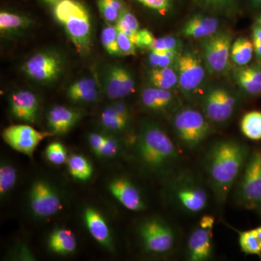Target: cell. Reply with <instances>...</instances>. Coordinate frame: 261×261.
<instances>
[{"label":"cell","instance_id":"6da1fadb","mask_svg":"<svg viewBox=\"0 0 261 261\" xmlns=\"http://www.w3.org/2000/svg\"><path fill=\"white\" fill-rule=\"evenodd\" d=\"M247 149L233 140H219L211 146L206 169L216 197L224 202L247 162Z\"/></svg>","mask_w":261,"mask_h":261},{"label":"cell","instance_id":"7a4b0ae2","mask_svg":"<svg viewBox=\"0 0 261 261\" xmlns=\"http://www.w3.org/2000/svg\"><path fill=\"white\" fill-rule=\"evenodd\" d=\"M137 152L141 161L149 169L161 171L178 162L177 147L164 130L154 123L141 127L137 140Z\"/></svg>","mask_w":261,"mask_h":261},{"label":"cell","instance_id":"3957f363","mask_svg":"<svg viewBox=\"0 0 261 261\" xmlns=\"http://www.w3.org/2000/svg\"><path fill=\"white\" fill-rule=\"evenodd\" d=\"M53 8L55 18L64 28L77 51L88 54L92 46V23L89 10L78 0H59Z\"/></svg>","mask_w":261,"mask_h":261},{"label":"cell","instance_id":"277c9868","mask_svg":"<svg viewBox=\"0 0 261 261\" xmlns=\"http://www.w3.org/2000/svg\"><path fill=\"white\" fill-rule=\"evenodd\" d=\"M173 126L178 140L189 149L198 147L212 132L208 118L203 113L192 108L177 111L173 116Z\"/></svg>","mask_w":261,"mask_h":261},{"label":"cell","instance_id":"5b68a950","mask_svg":"<svg viewBox=\"0 0 261 261\" xmlns=\"http://www.w3.org/2000/svg\"><path fill=\"white\" fill-rule=\"evenodd\" d=\"M238 188L240 203L248 209L261 207V150H256L245 163Z\"/></svg>","mask_w":261,"mask_h":261},{"label":"cell","instance_id":"8992f818","mask_svg":"<svg viewBox=\"0 0 261 261\" xmlns=\"http://www.w3.org/2000/svg\"><path fill=\"white\" fill-rule=\"evenodd\" d=\"M174 200L182 210L198 214L207 207L209 196L205 187L193 176H180L173 187Z\"/></svg>","mask_w":261,"mask_h":261},{"label":"cell","instance_id":"52a82bcc","mask_svg":"<svg viewBox=\"0 0 261 261\" xmlns=\"http://www.w3.org/2000/svg\"><path fill=\"white\" fill-rule=\"evenodd\" d=\"M63 69V58L55 51H39L25 61L21 70L27 76L40 83L56 81Z\"/></svg>","mask_w":261,"mask_h":261},{"label":"cell","instance_id":"ba28073f","mask_svg":"<svg viewBox=\"0 0 261 261\" xmlns=\"http://www.w3.org/2000/svg\"><path fill=\"white\" fill-rule=\"evenodd\" d=\"M139 233L144 247L151 253L166 254L174 246L173 230L163 220H146L140 225Z\"/></svg>","mask_w":261,"mask_h":261},{"label":"cell","instance_id":"9c48e42d","mask_svg":"<svg viewBox=\"0 0 261 261\" xmlns=\"http://www.w3.org/2000/svg\"><path fill=\"white\" fill-rule=\"evenodd\" d=\"M232 37L228 32H217L207 37L203 44V59L206 68L212 74L227 70L231 57Z\"/></svg>","mask_w":261,"mask_h":261},{"label":"cell","instance_id":"30bf717a","mask_svg":"<svg viewBox=\"0 0 261 261\" xmlns=\"http://www.w3.org/2000/svg\"><path fill=\"white\" fill-rule=\"evenodd\" d=\"M237 106L234 94L221 87L212 88L206 92L202 99L204 114L209 121L224 123L232 116Z\"/></svg>","mask_w":261,"mask_h":261},{"label":"cell","instance_id":"8fae6325","mask_svg":"<svg viewBox=\"0 0 261 261\" xmlns=\"http://www.w3.org/2000/svg\"><path fill=\"white\" fill-rule=\"evenodd\" d=\"M180 89L184 93L195 92L205 76V67L199 57L191 51L178 55L175 61Z\"/></svg>","mask_w":261,"mask_h":261},{"label":"cell","instance_id":"7c38bea8","mask_svg":"<svg viewBox=\"0 0 261 261\" xmlns=\"http://www.w3.org/2000/svg\"><path fill=\"white\" fill-rule=\"evenodd\" d=\"M102 88L112 99H121L135 91V81L130 70L120 65H108L102 73Z\"/></svg>","mask_w":261,"mask_h":261},{"label":"cell","instance_id":"4fadbf2b","mask_svg":"<svg viewBox=\"0 0 261 261\" xmlns=\"http://www.w3.org/2000/svg\"><path fill=\"white\" fill-rule=\"evenodd\" d=\"M51 135L50 132H39L29 125H13L3 130V138L15 150L32 156L40 142Z\"/></svg>","mask_w":261,"mask_h":261},{"label":"cell","instance_id":"5bb4252c","mask_svg":"<svg viewBox=\"0 0 261 261\" xmlns=\"http://www.w3.org/2000/svg\"><path fill=\"white\" fill-rule=\"evenodd\" d=\"M29 197L31 208L37 217H50L61 210L59 196L46 181H36L31 189Z\"/></svg>","mask_w":261,"mask_h":261},{"label":"cell","instance_id":"9a60e30c","mask_svg":"<svg viewBox=\"0 0 261 261\" xmlns=\"http://www.w3.org/2000/svg\"><path fill=\"white\" fill-rule=\"evenodd\" d=\"M109 190L113 197L128 210L137 212L145 208L140 191L129 180L116 178L110 184Z\"/></svg>","mask_w":261,"mask_h":261},{"label":"cell","instance_id":"2e32d148","mask_svg":"<svg viewBox=\"0 0 261 261\" xmlns=\"http://www.w3.org/2000/svg\"><path fill=\"white\" fill-rule=\"evenodd\" d=\"M213 229L199 225L194 229L187 243V255L191 261H205L212 256Z\"/></svg>","mask_w":261,"mask_h":261},{"label":"cell","instance_id":"e0dca14e","mask_svg":"<svg viewBox=\"0 0 261 261\" xmlns=\"http://www.w3.org/2000/svg\"><path fill=\"white\" fill-rule=\"evenodd\" d=\"M39 108V99L29 91H18L10 98V111L13 116L20 121L34 123L37 120Z\"/></svg>","mask_w":261,"mask_h":261},{"label":"cell","instance_id":"ac0fdd59","mask_svg":"<svg viewBox=\"0 0 261 261\" xmlns=\"http://www.w3.org/2000/svg\"><path fill=\"white\" fill-rule=\"evenodd\" d=\"M219 20L216 17L207 15H195L184 25L182 34L187 37L202 39L218 32Z\"/></svg>","mask_w":261,"mask_h":261},{"label":"cell","instance_id":"d6986e66","mask_svg":"<svg viewBox=\"0 0 261 261\" xmlns=\"http://www.w3.org/2000/svg\"><path fill=\"white\" fill-rule=\"evenodd\" d=\"M80 113L63 106L51 108L47 114V123L51 133L64 135L76 124Z\"/></svg>","mask_w":261,"mask_h":261},{"label":"cell","instance_id":"ffe728a7","mask_svg":"<svg viewBox=\"0 0 261 261\" xmlns=\"http://www.w3.org/2000/svg\"><path fill=\"white\" fill-rule=\"evenodd\" d=\"M84 221L92 238L106 248H112V239L107 223L95 209L88 207L84 211Z\"/></svg>","mask_w":261,"mask_h":261},{"label":"cell","instance_id":"44dd1931","mask_svg":"<svg viewBox=\"0 0 261 261\" xmlns=\"http://www.w3.org/2000/svg\"><path fill=\"white\" fill-rule=\"evenodd\" d=\"M142 104L151 111H160L166 109L172 104L173 94L167 89L158 87H147L141 94Z\"/></svg>","mask_w":261,"mask_h":261},{"label":"cell","instance_id":"7402d4cb","mask_svg":"<svg viewBox=\"0 0 261 261\" xmlns=\"http://www.w3.org/2000/svg\"><path fill=\"white\" fill-rule=\"evenodd\" d=\"M77 246L74 233L67 228L55 230L49 236L48 247L51 252L60 255H68L74 252Z\"/></svg>","mask_w":261,"mask_h":261},{"label":"cell","instance_id":"603a6c76","mask_svg":"<svg viewBox=\"0 0 261 261\" xmlns=\"http://www.w3.org/2000/svg\"><path fill=\"white\" fill-rule=\"evenodd\" d=\"M149 81L153 87L170 90L177 85L178 79L176 70L166 67L152 68L149 73Z\"/></svg>","mask_w":261,"mask_h":261},{"label":"cell","instance_id":"cb8c5ba5","mask_svg":"<svg viewBox=\"0 0 261 261\" xmlns=\"http://www.w3.org/2000/svg\"><path fill=\"white\" fill-rule=\"evenodd\" d=\"M32 24V20L24 15L1 11L0 13V30L2 34L15 33L29 28Z\"/></svg>","mask_w":261,"mask_h":261},{"label":"cell","instance_id":"d4e9b609","mask_svg":"<svg viewBox=\"0 0 261 261\" xmlns=\"http://www.w3.org/2000/svg\"><path fill=\"white\" fill-rule=\"evenodd\" d=\"M253 51V43L251 41L247 38H238L231 45V60L240 66L248 64L251 61Z\"/></svg>","mask_w":261,"mask_h":261},{"label":"cell","instance_id":"484cf974","mask_svg":"<svg viewBox=\"0 0 261 261\" xmlns=\"http://www.w3.org/2000/svg\"><path fill=\"white\" fill-rule=\"evenodd\" d=\"M240 127L247 138L261 140V112L254 111L246 113L242 119Z\"/></svg>","mask_w":261,"mask_h":261},{"label":"cell","instance_id":"4316f807","mask_svg":"<svg viewBox=\"0 0 261 261\" xmlns=\"http://www.w3.org/2000/svg\"><path fill=\"white\" fill-rule=\"evenodd\" d=\"M68 170L71 176L80 181H87L92 176L93 169L92 165L85 158L74 154L68 159Z\"/></svg>","mask_w":261,"mask_h":261},{"label":"cell","instance_id":"83f0119b","mask_svg":"<svg viewBox=\"0 0 261 261\" xmlns=\"http://www.w3.org/2000/svg\"><path fill=\"white\" fill-rule=\"evenodd\" d=\"M102 18L108 23H116L122 10L126 8L123 0H97Z\"/></svg>","mask_w":261,"mask_h":261},{"label":"cell","instance_id":"f1b7e54d","mask_svg":"<svg viewBox=\"0 0 261 261\" xmlns=\"http://www.w3.org/2000/svg\"><path fill=\"white\" fill-rule=\"evenodd\" d=\"M239 244L244 253L261 257V244L255 228L239 232Z\"/></svg>","mask_w":261,"mask_h":261},{"label":"cell","instance_id":"f546056e","mask_svg":"<svg viewBox=\"0 0 261 261\" xmlns=\"http://www.w3.org/2000/svg\"><path fill=\"white\" fill-rule=\"evenodd\" d=\"M238 0H196L205 11L219 14H229L236 8Z\"/></svg>","mask_w":261,"mask_h":261},{"label":"cell","instance_id":"4dcf8cb0","mask_svg":"<svg viewBox=\"0 0 261 261\" xmlns=\"http://www.w3.org/2000/svg\"><path fill=\"white\" fill-rule=\"evenodd\" d=\"M101 42L108 54L113 56H121L118 44V29L116 27L108 25L103 28Z\"/></svg>","mask_w":261,"mask_h":261},{"label":"cell","instance_id":"1f68e13d","mask_svg":"<svg viewBox=\"0 0 261 261\" xmlns=\"http://www.w3.org/2000/svg\"><path fill=\"white\" fill-rule=\"evenodd\" d=\"M100 119L103 126L110 130H123L128 124V121L117 113L113 106L106 108L102 111Z\"/></svg>","mask_w":261,"mask_h":261},{"label":"cell","instance_id":"d6a6232c","mask_svg":"<svg viewBox=\"0 0 261 261\" xmlns=\"http://www.w3.org/2000/svg\"><path fill=\"white\" fill-rule=\"evenodd\" d=\"M17 179L16 170L8 163H3L0 167V194L6 195L13 189Z\"/></svg>","mask_w":261,"mask_h":261},{"label":"cell","instance_id":"836d02e7","mask_svg":"<svg viewBox=\"0 0 261 261\" xmlns=\"http://www.w3.org/2000/svg\"><path fill=\"white\" fill-rule=\"evenodd\" d=\"M141 5L145 8L156 12L161 15H166L171 13L176 5L178 0H137Z\"/></svg>","mask_w":261,"mask_h":261},{"label":"cell","instance_id":"e575fe53","mask_svg":"<svg viewBox=\"0 0 261 261\" xmlns=\"http://www.w3.org/2000/svg\"><path fill=\"white\" fill-rule=\"evenodd\" d=\"M237 81L240 87L247 93L252 95L261 93V84L254 80L245 68L239 70L237 73Z\"/></svg>","mask_w":261,"mask_h":261},{"label":"cell","instance_id":"d590c367","mask_svg":"<svg viewBox=\"0 0 261 261\" xmlns=\"http://www.w3.org/2000/svg\"><path fill=\"white\" fill-rule=\"evenodd\" d=\"M96 88H98V84L95 79L84 78L76 81L70 86L67 91V95L70 100L73 101L80 94Z\"/></svg>","mask_w":261,"mask_h":261},{"label":"cell","instance_id":"8d00e7d4","mask_svg":"<svg viewBox=\"0 0 261 261\" xmlns=\"http://www.w3.org/2000/svg\"><path fill=\"white\" fill-rule=\"evenodd\" d=\"M45 154L48 161L55 165L63 164L67 161L66 149L60 142L49 144L46 148Z\"/></svg>","mask_w":261,"mask_h":261},{"label":"cell","instance_id":"74e56055","mask_svg":"<svg viewBox=\"0 0 261 261\" xmlns=\"http://www.w3.org/2000/svg\"><path fill=\"white\" fill-rule=\"evenodd\" d=\"M118 44L121 56H135L136 45L124 33L118 30Z\"/></svg>","mask_w":261,"mask_h":261},{"label":"cell","instance_id":"f35d334b","mask_svg":"<svg viewBox=\"0 0 261 261\" xmlns=\"http://www.w3.org/2000/svg\"><path fill=\"white\" fill-rule=\"evenodd\" d=\"M118 149H119V145H118V141L112 137H106L104 145L97 154L102 157L111 158L116 155Z\"/></svg>","mask_w":261,"mask_h":261},{"label":"cell","instance_id":"ab89813d","mask_svg":"<svg viewBox=\"0 0 261 261\" xmlns=\"http://www.w3.org/2000/svg\"><path fill=\"white\" fill-rule=\"evenodd\" d=\"M154 38L152 33L147 29H141L138 32V44L139 48H150L153 43Z\"/></svg>","mask_w":261,"mask_h":261},{"label":"cell","instance_id":"60d3db41","mask_svg":"<svg viewBox=\"0 0 261 261\" xmlns=\"http://www.w3.org/2000/svg\"><path fill=\"white\" fill-rule=\"evenodd\" d=\"M120 17H121L128 23L130 29L135 31V32H138L140 30V23H139L138 20L128 8H126L124 10H122Z\"/></svg>","mask_w":261,"mask_h":261},{"label":"cell","instance_id":"b9f144b4","mask_svg":"<svg viewBox=\"0 0 261 261\" xmlns=\"http://www.w3.org/2000/svg\"><path fill=\"white\" fill-rule=\"evenodd\" d=\"M106 137L97 133H92L89 136V142L94 152L97 154L106 142Z\"/></svg>","mask_w":261,"mask_h":261},{"label":"cell","instance_id":"7bdbcfd3","mask_svg":"<svg viewBox=\"0 0 261 261\" xmlns=\"http://www.w3.org/2000/svg\"><path fill=\"white\" fill-rule=\"evenodd\" d=\"M252 37H253L254 51L257 58L261 60V27L258 24L254 27Z\"/></svg>","mask_w":261,"mask_h":261},{"label":"cell","instance_id":"ee69618b","mask_svg":"<svg viewBox=\"0 0 261 261\" xmlns=\"http://www.w3.org/2000/svg\"><path fill=\"white\" fill-rule=\"evenodd\" d=\"M113 108L116 109L117 113L124 118L126 121H128L129 119V112H128V108L124 103L120 102V101H116V102L113 104Z\"/></svg>","mask_w":261,"mask_h":261},{"label":"cell","instance_id":"f6af8a7d","mask_svg":"<svg viewBox=\"0 0 261 261\" xmlns=\"http://www.w3.org/2000/svg\"><path fill=\"white\" fill-rule=\"evenodd\" d=\"M163 38L166 41L167 49H175V50L178 51L181 49V42L176 37H173V36H166Z\"/></svg>","mask_w":261,"mask_h":261},{"label":"cell","instance_id":"bcb514c9","mask_svg":"<svg viewBox=\"0 0 261 261\" xmlns=\"http://www.w3.org/2000/svg\"><path fill=\"white\" fill-rule=\"evenodd\" d=\"M149 49H150L151 50L156 51H163L167 49V46H166V43L164 38L154 39V42L152 43V46H151Z\"/></svg>","mask_w":261,"mask_h":261},{"label":"cell","instance_id":"7dc6e473","mask_svg":"<svg viewBox=\"0 0 261 261\" xmlns=\"http://www.w3.org/2000/svg\"><path fill=\"white\" fill-rule=\"evenodd\" d=\"M160 54L159 68H166V67H171L173 62L176 61L164 54L163 51H157Z\"/></svg>","mask_w":261,"mask_h":261},{"label":"cell","instance_id":"c3c4849f","mask_svg":"<svg viewBox=\"0 0 261 261\" xmlns=\"http://www.w3.org/2000/svg\"><path fill=\"white\" fill-rule=\"evenodd\" d=\"M245 70L252 78L257 81L258 83L261 84V68L258 67H249L245 68Z\"/></svg>","mask_w":261,"mask_h":261},{"label":"cell","instance_id":"681fc988","mask_svg":"<svg viewBox=\"0 0 261 261\" xmlns=\"http://www.w3.org/2000/svg\"><path fill=\"white\" fill-rule=\"evenodd\" d=\"M160 54L157 51L152 50L149 56V63L153 68H159Z\"/></svg>","mask_w":261,"mask_h":261},{"label":"cell","instance_id":"f907efd6","mask_svg":"<svg viewBox=\"0 0 261 261\" xmlns=\"http://www.w3.org/2000/svg\"><path fill=\"white\" fill-rule=\"evenodd\" d=\"M255 232H256V234L257 236V238H258L259 241L261 244V226H259V227L255 228Z\"/></svg>","mask_w":261,"mask_h":261},{"label":"cell","instance_id":"816d5d0a","mask_svg":"<svg viewBox=\"0 0 261 261\" xmlns=\"http://www.w3.org/2000/svg\"><path fill=\"white\" fill-rule=\"evenodd\" d=\"M42 1L44 2V3H47L48 5L54 6V5H56L59 0H42Z\"/></svg>","mask_w":261,"mask_h":261},{"label":"cell","instance_id":"f5cc1de1","mask_svg":"<svg viewBox=\"0 0 261 261\" xmlns=\"http://www.w3.org/2000/svg\"><path fill=\"white\" fill-rule=\"evenodd\" d=\"M252 5L257 8H260L261 7V0H252Z\"/></svg>","mask_w":261,"mask_h":261},{"label":"cell","instance_id":"db71d44e","mask_svg":"<svg viewBox=\"0 0 261 261\" xmlns=\"http://www.w3.org/2000/svg\"><path fill=\"white\" fill-rule=\"evenodd\" d=\"M257 23H258V25H260L261 27V16L258 17V18H257Z\"/></svg>","mask_w":261,"mask_h":261}]
</instances>
